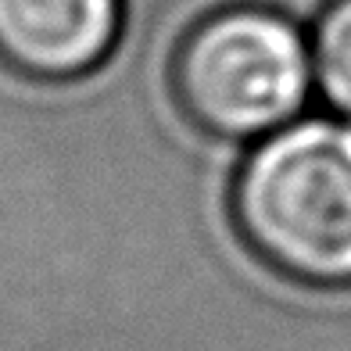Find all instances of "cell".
Instances as JSON below:
<instances>
[{"label":"cell","instance_id":"277c9868","mask_svg":"<svg viewBox=\"0 0 351 351\" xmlns=\"http://www.w3.org/2000/svg\"><path fill=\"white\" fill-rule=\"evenodd\" d=\"M315 97L326 111L351 119V0H330L308 29Z\"/></svg>","mask_w":351,"mask_h":351},{"label":"cell","instance_id":"3957f363","mask_svg":"<svg viewBox=\"0 0 351 351\" xmlns=\"http://www.w3.org/2000/svg\"><path fill=\"white\" fill-rule=\"evenodd\" d=\"M125 29V0H0V65L40 83L97 72Z\"/></svg>","mask_w":351,"mask_h":351},{"label":"cell","instance_id":"6da1fadb","mask_svg":"<svg viewBox=\"0 0 351 351\" xmlns=\"http://www.w3.org/2000/svg\"><path fill=\"white\" fill-rule=\"evenodd\" d=\"M230 222L276 276L319 291L351 287V119L305 111L244 147Z\"/></svg>","mask_w":351,"mask_h":351},{"label":"cell","instance_id":"7a4b0ae2","mask_svg":"<svg viewBox=\"0 0 351 351\" xmlns=\"http://www.w3.org/2000/svg\"><path fill=\"white\" fill-rule=\"evenodd\" d=\"M172 93L204 136L251 147L315 97L308 29L262 4L219 8L176 47Z\"/></svg>","mask_w":351,"mask_h":351}]
</instances>
